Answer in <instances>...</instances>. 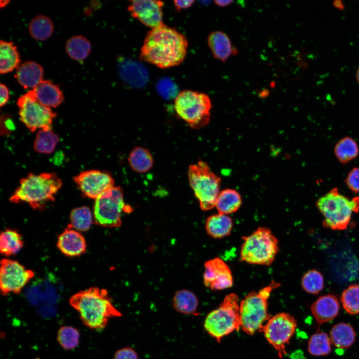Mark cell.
<instances>
[{"mask_svg": "<svg viewBox=\"0 0 359 359\" xmlns=\"http://www.w3.org/2000/svg\"><path fill=\"white\" fill-rule=\"evenodd\" d=\"M188 47L186 37L164 22L149 30L141 48L140 58L160 68L180 65Z\"/></svg>", "mask_w": 359, "mask_h": 359, "instance_id": "obj_1", "label": "cell"}, {"mask_svg": "<svg viewBox=\"0 0 359 359\" xmlns=\"http://www.w3.org/2000/svg\"><path fill=\"white\" fill-rule=\"evenodd\" d=\"M69 303L78 312L82 322L92 329H103L110 318L122 316L113 305L107 291L98 287L76 293L71 297Z\"/></svg>", "mask_w": 359, "mask_h": 359, "instance_id": "obj_2", "label": "cell"}, {"mask_svg": "<svg viewBox=\"0 0 359 359\" xmlns=\"http://www.w3.org/2000/svg\"><path fill=\"white\" fill-rule=\"evenodd\" d=\"M62 184L61 179L54 173H29L20 179L9 200L14 203H26L35 209H43L47 203L54 200Z\"/></svg>", "mask_w": 359, "mask_h": 359, "instance_id": "obj_3", "label": "cell"}, {"mask_svg": "<svg viewBox=\"0 0 359 359\" xmlns=\"http://www.w3.org/2000/svg\"><path fill=\"white\" fill-rule=\"evenodd\" d=\"M316 206L324 216L325 227L343 230L347 227L352 213L359 211V197L350 199L335 187L320 197Z\"/></svg>", "mask_w": 359, "mask_h": 359, "instance_id": "obj_4", "label": "cell"}, {"mask_svg": "<svg viewBox=\"0 0 359 359\" xmlns=\"http://www.w3.org/2000/svg\"><path fill=\"white\" fill-rule=\"evenodd\" d=\"M280 283L272 281L258 292L248 293L239 303L241 328L246 334L252 335L262 331L265 323L271 317L268 312V300L272 290Z\"/></svg>", "mask_w": 359, "mask_h": 359, "instance_id": "obj_5", "label": "cell"}, {"mask_svg": "<svg viewBox=\"0 0 359 359\" xmlns=\"http://www.w3.org/2000/svg\"><path fill=\"white\" fill-rule=\"evenodd\" d=\"M240 259L251 264L268 266L279 250L278 240L270 229L258 228L248 236H243Z\"/></svg>", "mask_w": 359, "mask_h": 359, "instance_id": "obj_6", "label": "cell"}, {"mask_svg": "<svg viewBox=\"0 0 359 359\" xmlns=\"http://www.w3.org/2000/svg\"><path fill=\"white\" fill-rule=\"evenodd\" d=\"M241 327L239 303L234 293L227 295L219 306L206 316L204 328L218 342Z\"/></svg>", "mask_w": 359, "mask_h": 359, "instance_id": "obj_7", "label": "cell"}, {"mask_svg": "<svg viewBox=\"0 0 359 359\" xmlns=\"http://www.w3.org/2000/svg\"><path fill=\"white\" fill-rule=\"evenodd\" d=\"M187 174L189 184L201 209L205 211L215 207L220 192V178L203 161L190 165Z\"/></svg>", "mask_w": 359, "mask_h": 359, "instance_id": "obj_8", "label": "cell"}, {"mask_svg": "<svg viewBox=\"0 0 359 359\" xmlns=\"http://www.w3.org/2000/svg\"><path fill=\"white\" fill-rule=\"evenodd\" d=\"M174 107L178 115L192 128L204 127L210 120L211 102L204 93L182 91L176 97Z\"/></svg>", "mask_w": 359, "mask_h": 359, "instance_id": "obj_9", "label": "cell"}, {"mask_svg": "<svg viewBox=\"0 0 359 359\" xmlns=\"http://www.w3.org/2000/svg\"><path fill=\"white\" fill-rule=\"evenodd\" d=\"M126 208L122 189L113 186L95 199L94 221L106 227H119L121 224L122 212Z\"/></svg>", "mask_w": 359, "mask_h": 359, "instance_id": "obj_10", "label": "cell"}, {"mask_svg": "<svg viewBox=\"0 0 359 359\" xmlns=\"http://www.w3.org/2000/svg\"><path fill=\"white\" fill-rule=\"evenodd\" d=\"M16 103L20 120L30 132L52 129L56 114L50 108L39 103L32 90L19 97Z\"/></svg>", "mask_w": 359, "mask_h": 359, "instance_id": "obj_11", "label": "cell"}, {"mask_svg": "<svg viewBox=\"0 0 359 359\" xmlns=\"http://www.w3.org/2000/svg\"><path fill=\"white\" fill-rule=\"evenodd\" d=\"M296 327L295 318L287 313L275 315L271 317L264 325L262 331L280 358L287 354L286 345L289 343Z\"/></svg>", "mask_w": 359, "mask_h": 359, "instance_id": "obj_12", "label": "cell"}, {"mask_svg": "<svg viewBox=\"0 0 359 359\" xmlns=\"http://www.w3.org/2000/svg\"><path fill=\"white\" fill-rule=\"evenodd\" d=\"M34 276V273L16 261L4 258L0 261V289L3 295L17 294Z\"/></svg>", "mask_w": 359, "mask_h": 359, "instance_id": "obj_13", "label": "cell"}, {"mask_svg": "<svg viewBox=\"0 0 359 359\" xmlns=\"http://www.w3.org/2000/svg\"><path fill=\"white\" fill-rule=\"evenodd\" d=\"M73 180L84 196L95 199L114 186L111 175L98 170L83 171L75 176Z\"/></svg>", "mask_w": 359, "mask_h": 359, "instance_id": "obj_14", "label": "cell"}, {"mask_svg": "<svg viewBox=\"0 0 359 359\" xmlns=\"http://www.w3.org/2000/svg\"><path fill=\"white\" fill-rule=\"evenodd\" d=\"M204 266L203 283L206 287L212 290H221L232 287L231 271L221 258L215 257L207 260Z\"/></svg>", "mask_w": 359, "mask_h": 359, "instance_id": "obj_15", "label": "cell"}, {"mask_svg": "<svg viewBox=\"0 0 359 359\" xmlns=\"http://www.w3.org/2000/svg\"><path fill=\"white\" fill-rule=\"evenodd\" d=\"M128 10L131 16L151 28L163 22L162 7L164 2L156 0H131Z\"/></svg>", "mask_w": 359, "mask_h": 359, "instance_id": "obj_16", "label": "cell"}, {"mask_svg": "<svg viewBox=\"0 0 359 359\" xmlns=\"http://www.w3.org/2000/svg\"><path fill=\"white\" fill-rule=\"evenodd\" d=\"M56 246L61 253L69 257L80 256L86 250L84 236L69 225L58 236Z\"/></svg>", "mask_w": 359, "mask_h": 359, "instance_id": "obj_17", "label": "cell"}, {"mask_svg": "<svg viewBox=\"0 0 359 359\" xmlns=\"http://www.w3.org/2000/svg\"><path fill=\"white\" fill-rule=\"evenodd\" d=\"M312 314L319 326L331 321L339 313L340 303L333 295L327 294L320 297L311 307Z\"/></svg>", "mask_w": 359, "mask_h": 359, "instance_id": "obj_18", "label": "cell"}, {"mask_svg": "<svg viewBox=\"0 0 359 359\" xmlns=\"http://www.w3.org/2000/svg\"><path fill=\"white\" fill-rule=\"evenodd\" d=\"M37 101L49 107H57L64 100L63 94L59 86L49 80H43L31 89Z\"/></svg>", "mask_w": 359, "mask_h": 359, "instance_id": "obj_19", "label": "cell"}, {"mask_svg": "<svg viewBox=\"0 0 359 359\" xmlns=\"http://www.w3.org/2000/svg\"><path fill=\"white\" fill-rule=\"evenodd\" d=\"M15 77L23 88L32 89L43 80V69L36 62L27 61L17 68Z\"/></svg>", "mask_w": 359, "mask_h": 359, "instance_id": "obj_20", "label": "cell"}, {"mask_svg": "<svg viewBox=\"0 0 359 359\" xmlns=\"http://www.w3.org/2000/svg\"><path fill=\"white\" fill-rule=\"evenodd\" d=\"M207 42L213 56L222 62L227 60L235 52L230 38L222 31L211 32L208 35Z\"/></svg>", "mask_w": 359, "mask_h": 359, "instance_id": "obj_21", "label": "cell"}, {"mask_svg": "<svg viewBox=\"0 0 359 359\" xmlns=\"http://www.w3.org/2000/svg\"><path fill=\"white\" fill-rule=\"evenodd\" d=\"M233 221L226 214L218 212L209 216L205 222L207 234L215 238L228 236L232 230Z\"/></svg>", "mask_w": 359, "mask_h": 359, "instance_id": "obj_22", "label": "cell"}, {"mask_svg": "<svg viewBox=\"0 0 359 359\" xmlns=\"http://www.w3.org/2000/svg\"><path fill=\"white\" fill-rule=\"evenodd\" d=\"M20 56L16 46L11 41L0 42V73L6 74L20 65Z\"/></svg>", "mask_w": 359, "mask_h": 359, "instance_id": "obj_23", "label": "cell"}, {"mask_svg": "<svg viewBox=\"0 0 359 359\" xmlns=\"http://www.w3.org/2000/svg\"><path fill=\"white\" fill-rule=\"evenodd\" d=\"M356 333L353 327L347 323H341L332 328L330 338L332 343L337 348L345 349L351 347L355 342Z\"/></svg>", "mask_w": 359, "mask_h": 359, "instance_id": "obj_24", "label": "cell"}, {"mask_svg": "<svg viewBox=\"0 0 359 359\" xmlns=\"http://www.w3.org/2000/svg\"><path fill=\"white\" fill-rule=\"evenodd\" d=\"M128 161L132 169L139 173L149 171L154 164L153 158L146 148L137 147L130 152Z\"/></svg>", "mask_w": 359, "mask_h": 359, "instance_id": "obj_25", "label": "cell"}, {"mask_svg": "<svg viewBox=\"0 0 359 359\" xmlns=\"http://www.w3.org/2000/svg\"><path fill=\"white\" fill-rule=\"evenodd\" d=\"M241 197L236 190L226 188L220 191L215 204L218 212L228 214L236 211L241 204Z\"/></svg>", "mask_w": 359, "mask_h": 359, "instance_id": "obj_26", "label": "cell"}, {"mask_svg": "<svg viewBox=\"0 0 359 359\" xmlns=\"http://www.w3.org/2000/svg\"><path fill=\"white\" fill-rule=\"evenodd\" d=\"M23 246L21 235L15 230L6 229L0 235V251L6 256L18 253Z\"/></svg>", "mask_w": 359, "mask_h": 359, "instance_id": "obj_27", "label": "cell"}, {"mask_svg": "<svg viewBox=\"0 0 359 359\" xmlns=\"http://www.w3.org/2000/svg\"><path fill=\"white\" fill-rule=\"evenodd\" d=\"M91 43L84 36L74 35L69 38L65 45L66 51L68 56L77 61L86 59L91 51Z\"/></svg>", "mask_w": 359, "mask_h": 359, "instance_id": "obj_28", "label": "cell"}, {"mask_svg": "<svg viewBox=\"0 0 359 359\" xmlns=\"http://www.w3.org/2000/svg\"><path fill=\"white\" fill-rule=\"evenodd\" d=\"M334 153L341 164H346L358 156L359 147L354 139L346 136L336 143L334 148Z\"/></svg>", "mask_w": 359, "mask_h": 359, "instance_id": "obj_29", "label": "cell"}, {"mask_svg": "<svg viewBox=\"0 0 359 359\" xmlns=\"http://www.w3.org/2000/svg\"><path fill=\"white\" fill-rule=\"evenodd\" d=\"M198 299L195 295L187 290L176 292L173 297V306L176 311L184 314L194 313L197 308Z\"/></svg>", "mask_w": 359, "mask_h": 359, "instance_id": "obj_30", "label": "cell"}, {"mask_svg": "<svg viewBox=\"0 0 359 359\" xmlns=\"http://www.w3.org/2000/svg\"><path fill=\"white\" fill-rule=\"evenodd\" d=\"M28 30L34 39L45 40L50 37L53 32V23L49 17L38 15L33 17L29 22Z\"/></svg>", "mask_w": 359, "mask_h": 359, "instance_id": "obj_31", "label": "cell"}, {"mask_svg": "<svg viewBox=\"0 0 359 359\" xmlns=\"http://www.w3.org/2000/svg\"><path fill=\"white\" fill-rule=\"evenodd\" d=\"M58 142V136L52 129H40L36 135L33 148L37 153L50 154L54 151Z\"/></svg>", "mask_w": 359, "mask_h": 359, "instance_id": "obj_32", "label": "cell"}, {"mask_svg": "<svg viewBox=\"0 0 359 359\" xmlns=\"http://www.w3.org/2000/svg\"><path fill=\"white\" fill-rule=\"evenodd\" d=\"M69 224L78 231H86L91 227L94 220L93 214L90 208L85 206L74 208L70 214Z\"/></svg>", "mask_w": 359, "mask_h": 359, "instance_id": "obj_33", "label": "cell"}, {"mask_svg": "<svg viewBox=\"0 0 359 359\" xmlns=\"http://www.w3.org/2000/svg\"><path fill=\"white\" fill-rule=\"evenodd\" d=\"M331 341L325 333L320 332L312 335L308 342L309 353L314 356L327 355L332 350Z\"/></svg>", "mask_w": 359, "mask_h": 359, "instance_id": "obj_34", "label": "cell"}, {"mask_svg": "<svg viewBox=\"0 0 359 359\" xmlns=\"http://www.w3.org/2000/svg\"><path fill=\"white\" fill-rule=\"evenodd\" d=\"M341 301L348 313L359 314V285H351L346 288L342 294Z\"/></svg>", "mask_w": 359, "mask_h": 359, "instance_id": "obj_35", "label": "cell"}, {"mask_svg": "<svg viewBox=\"0 0 359 359\" xmlns=\"http://www.w3.org/2000/svg\"><path fill=\"white\" fill-rule=\"evenodd\" d=\"M301 284L303 289L307 292L317 294L324 288V279L320 272L313 269L308 271L303 275Z\"/></svg>", "mask_w": 359, "mask_h": 359, "instance_id": "obj_36", "label": "cell"}, {"mask_svg": "<svg viewBox=\"0 0 359 359\" xmlns=\"http://www.w3.org/2000/svg\"><path fill=\"white\" fill-rule=\"evenodd\" d=\"M79 333L75 328L70 326L61 327L57 333V341L60 346L66 350H71L79 343Z\"/></svg>", "mask_w": 359, "mask_h": 359, "instance_id": "obj_37", "label": "cell"}, {"mask_svg": "<svg viewBox=\"0 0 359 359\" xmlns=\"http://www.w3.org/2000/svg\"><path fill=\"white\" fill-rule=\"evenodd\" d=\"M348 187L353 192L359 193V167L353 168L345 180Z\"/></svg>", "mask_w": 359, "mask_h": 359, "instance_id": "obj_38", "label": "cell"}, {"mask_svg": "<svg viewBox=\"0 0 359 359\" xmlns=\"http://www.w3.org/2000/svg\"><path fill=\"white\" fill-rule=\"evenodd\" d=\"M114 359H139L137 352L129 347L123 348L118 350Z\"/></svg>", "mask_w": 359, "mask_h": 359, "instance_id": "obj_39", "label": "cell"}, {"mask_svg": "<svg viewBox=\"0 0 359 359\" xmlns=\"http://www.w3.org/2000/svg\"><path fill=\"white\" fill-rule=\"evenodd\" d=\"M0 105L2 107L5 105L9 99V92L7 87L3 84H0Z\"/></svg>", "mask_w": 359, "mask_h": 359, "instance_id": "obj_40", "label": "cell"}, {"mask_svg": "<svg viewBox=\"0 0 359 359\" xmlns=\"http://www.w3.org/2000/svg\"><path fill=\"white\" fill-rule=\"evenodd\" d=\"M194 0H174V5L178 11L187 8L191 6Z\"/></svg>", "mask_w": 359, "mask_h": 359, "instance_id": "obj_41", "label": "cell"}, {"mask_svg": "<svg viewBox=\"0 0 359 359\" xmlns=\"http://www.w3.org/2000/svg\"><path fill=\"white\" fill-rule=\"evenodd\" d=\"M39 311L41 315L46 318L53 317L56 314L55 309L48 306L41 308Z\"/></svg>", "mask_w": 359, "mask_h": 359, "instance_id": "obj_42", "label": "cell"}, {"mask_svg": "<svg viewBox=\"0 0 359 359\" xmlns=\"http://www.w3.org/2000/svg\"><path fill=\"white\" fill-rule=\"evenodd\" d=\"M233 1L232 0H215L214 2L218 6L224 7L230 4Z\"/></svg>", "mask_w": 359, "mask_h": 359, "instance_id": "obj_43", "label": "cell"}, {"mask_svg": "<svg viewBox=\"0 0 359 359\" xmlns=\"http://www.w3.org/2000/svg\"><path fill=\"white\" fill-rule=\"evenodd\" d=\"M356 79L359 85V67L358 68L356 73Z\"/></svg>", "mask_w": 359, "mask_h": 359, "instance_id": "obj_44", "label": "cell"}]
</instances>
